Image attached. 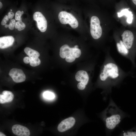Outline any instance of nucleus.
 <instances>
[{
	"label": "nucleus",
	"instance_id": "obj_30",
	"mask_svg": "<svg viewBox=\"0 0 136 136\" xmlns=\"http://www.w3.org/2000/svg\"><path fill=\"white\" fill-rule=\"evenodd\" d=\"M3 4L2 3L0 2V8L1 9L2 7Z\"/></svg>",
	"mask_w": 136,
	"mask_h": 136
},
{
	"label": "nucleus",
	"instance_id": "obj_9",
	"mask_svg": "<svg viewBox=\"0 0 136 136\" xmlns=\"http://www.w3.org/2000/svg\"><path fill=\"white\" fill-rule=\"evenodd\" d=\"M13 133L18 136H29L30 135L29 130L26 127L19 124H15L12 127Z\"/></svg>",
	"mask_w": 136,
	"mask_h": 136
},
{
	"label": "nucleus",
	"instance_id": "obj_27",
	"mask_svg": "<svg viewBox=\"0 0 136 136\" xmlns=\"http://www.w3.org/2000/svg\"><path fill=\"white\" fill-rule=\"evenodd\" d=\"M14 16V13L11 11L9 12L8 14V16L9 18L11 20H12L11 19Z\"/></svg>",
	"mask_w": 136,
	"mask_h": 136
},
{
	"label": "nucleus",
	"instance_id": "obj_8",
	"mask_svg": "<svg viewBox=\"0 0 136 136\" xmlns=\"http://www.w3.org/2000/svg\"><path fill=\"white\" fill-rule=\"evenodd\" d=\"M122 41L128 49H130L133 45L134 36L133 33L129 30L124 31L121 35Z\"/></svg>",
	"mask_w": 136,
	"mask_h": 136
},
{
	"label": "nucleus",
	"instance_id": "obj_7",
	"mask_svg": "<svg viewBox=\"0 0 136 136\" xmlns=\"http://www.w3.org/2000/svg\"><path fill=\"white\" fill-rule=\"evenodd\" d=\"M75 118L71 117L62 121L59 124L57 129L60 132L65 131L72 127L75 123Z\"/></svg>",
	"mask_w": 136,
	"mask_h": 136
},
{
	"label": "nucleus",
	"instance_id": "obj_14",
	"mask_svg": "<svg viewBox=\"0 0 136 136\" xmlns=\"http://www.w3.org/2000/svg\"><path fill=\"white\" fill-rule=\"evenodd\" d=\"M129 9H125L122 10L120 12H118L117 14L119 17L124 15L127 17V22L128 23L131 24L132 22L133 15L132 12L129 11Z\"/></svg>",
	"mask_w": 136,
	"mask_h": 136
},
{
	"label": "nucleus",
	"instance_id": "obj_5",
	"mask_svg": "<svg viewBox=\"0 0 136 136\" xmlns=\"http://www.w3.org/2000/svg\"><path fill=\"white\" fill-rule=\"evenodd\" d=\"M33 18L37 22V27L42 32L46 31L47 27V21L42 14L39 12H35L33 15Z\"/></svg>",
	"mask_w": 136,
	"mask_h": 136
},
{
	"label": "nucleus",
	"instance_id": "obj_2",
	"mask_svg": "<svg viewBox=\"0 0 136 136\" xmlns=\"http://www.w3.org/2000/svg\"><path fill=\"white\" fill-rule=\"evenodd\" d=\"M118 68L117 65L112 63H108L104 65L103 71L100 75V80L106 81L108 77L115 79L119 76Z\"/></svg>",
	"mask_w": 136,
	"mask_h": 136
},
{
	"label": "nucleus",
	"instance_id": "obj_17",
	"mask_svg": "<svg viewBox=\"0 0 136 136\" xmlns=\"http://www.w3.org/2000/svg\"><path fill=\"white\" fill-rule=\"evenodd\" d=\"M25 27V24L22 22L21 18L19 20L16 22L15 27L16 28L18 29L19 31L24 29Z\"/></svg>",
	"mask_w": 136,
	"mask_h": 136
},
{
	"label": "nucleus",
	"instance_id": "obj_6",
	"mask_svg": "<svg viewBox=\"0 0 136 136\" xmlns=\"http://www.w3.org/2000/svg\"><path fill=\"white\" fill-rule=\"evenodd\" d=\"M9 75L13 81L16 83L23 82L26 79L25 74L23 71L20 69L13 68L10 71Z\"/></svg>",
	"mask_w": 136,
	"mask_h": 136
},
{
	"label": "nucleus",
	"instance_id": "obj_1",
	"mask_svg": "<svg viewBox=\"0 0 136 136\" xmlns=\"http://www.w3.org/2000/svg\"><path fill=\"white\" fill-rule=\"evenodd\" d=\"M122 118L120 110L114 104L111 103L104 112L103 120L107 128L112 130L120 123Z\"/></svg>",
	"mask_w": 136,
	"mask_h": 136
},
{
	"label": "nucleus",
	"instance_id": "obj_13",
	"mask_svg": "<svg viewBox=\"0 0 136 136\" xmlns=\"http://www.w3.org/2000/svg\"><path fill=\"white\" fill-rule=\"evenodd\" d=\"M14 97L13 93L9 91H3L2 94L0 95V103L1 104L11 102L12 101Z\"/></svg>",
	"mask_w": 136,
	"mask_h": 136
},
{
	"label": "nucleus",
	"instance_id": "obj_21",
	"mask_svg": "<svg viewBox=\"0 0 136 136\" xmlns=\"http://www.w3.org/2000/svg\"><path fill=\"white\" fill-rule=\"evenodd\" d=\"M16 23V21L15 19H12L11 20L8 27V28L12 30L14 29Z\"/></svg>",
	"mask_w": 136,
	"mask_h": 136
},
{
	"label": "nucleus",
	"instance_id": "obj_24",
	"mask_svg": "<svg viewBox=\"0 0 136 136\" xmlns=\"http://www.w3.org/2000/svg\"><path fill=\"white\" fill-rule=\"evenodd\" d=\"M9 18L8 15H6L4 17L1 22L2 25H5L6 24L8 21L9 20Z\"/></svg>",
	"mask_w": 136,
	"mask_h": 136
},
{
	"label": "nucleus",
	"instance_id": "obj_3",
	"mask_svg": "<svg viewBox=\"0 0 136 136\" xmlns=\"http://www.w3.org/2000/svg\"><path fill=\"white\" fill-rule=\"evenodd\" d=\"M58 18L60 22L62 24H69L73 28L78 26L77 20L70 13L65 11H61L58 14Z\"/></svg>",
	"mask_w": 136,
	"mask_h": 136
},
{
	"label": "nucleus",
	"instance_id": "obj_18",
	"mask_svg": "<svg viewBox=\"0 0 136 136\" xmlns=\"http://www.w3.org/2000/svg\"><path fill=\"white\" fill-rule=\"evenodd\" d=\"M30 61L29 63L30 65L32 66L35 67L39 65L41 63V61L38 58L30 59Z\"/></svg>",
	"mask_w": 136,
	"mask_h": 136
},
{
	"label": "nucleus",
	"instance_id": "obj_25",
	"mask_svg": "<svg viewBox=\"0 0 136 136\" xmlns=\"http://www.w3.org/2000/svg\"><path fill=\"white\" fill-rule=\"evenodd\" d=\"M86 85L83 83L80 82L77 85V87L80 90H83L85 88Z\"/></svg>",
	"mask_w": 136,
	"mask_h": 136
},
{
	"label": "nucleus",
	"instance_id": "obj_23",
	"mask_svg": "<svg viewBox=\"0 0 136 136\" xmlns=\"http://www.w3.org/2000/svg\"><path fill=\"white\" fill-rule=\"evenodd\" d=\"M22 15L21 14V12L20 11H17L16 13L15 16V20L17 21H19L21 18V16Z\"/></svg>",
	"mask_w": 136,
	"mask_h": 136
},
{
	"label": "nucleus",
	"instance_id": "obj_11",
	"mask_svg": "<svg viewBox=\"0 0 136 136\" xmlns=\"http://www.w3.org/2000/svg\"><path fill=\"white\" fill-rule=\"evenodd\" d=\"M74 47L71 48L67 45H63L60 49L59 55L60 57L62 58H64L71 55H74Z\"/></svg>",
	"mask_w": 136,
	"mask_h": 136
},
{
	"label": "nucleus",
	"instance_id": "obj_29",
	"mask_svg": "<svg viewBox=\"0 0 136 136\" xmlns=\"http://www.w3.org/2000/svg\"><path fill=\"white\" fill-rule=\"evenodd\" d=\"M0 136H5L6 135H5L2 132H0Z\"/></svg>",
	"mask_w": 136,
	"mask_h": 136
},
{
	"label": "nucleus",
	"instance_id": "obj_34",
	"mask_svg": "<svg viewBox=\"0 0 136 136\" xmlns=\"http://www.w3.org/2000/svg\"><path fill=\"white\" fill-rule=\"evenodd\" d=\"M12 11V9L10 10V11Z\"/></svg>",
	"mask_w": 136,
	"mask_h": 136
},
{
	"label": "nucleus",
	"instance_id": "obj_32",
	"mask_svg": "<svg viewBox=\"0 0 136 136\" xmlns=\"http://www.w3.org/2000/svg\"><path fill=\"white\" fill-rule=\"evenodd\" d=\"M78 46L76 45L75 46V47H74V48H78Z\"/></svg>",
	"mask_w": 136,
	"mask_h": 136
},
{
	"label": "nucleus",
	"instance_id": "obj_28",
	"mask_svg": "<svg viewBox=\"0 0 136 136\" xmlns=\"http://www.w3.org/2000/svg\"><path fill=\"white\" fill-rule=\"evenodd\" d=\"M132 3L136 6V0H131Z\"/></svg>",
	"mask_w": 136,
	"mask_h": 136
},
{
	"label": "nucleus",
	"instance_id": "obj_12",
	"mask_svg": "<svg viewBox=\"0 0 136 136\" xmlns=\"http://www.w3.org/2000/svg\"><path fill=\"white\" fill-rule=\"evenodd\" d=\"M75 79L77 81H80L86 85L88 82L89 77L86 72L83 70H80L76 73Z\"/></svg>",
	"mask_w": 136,
	"mask_h": 136
},
{
	"label": "nucleus",
	"instance_id": "obj_16",
	"mask_svg": "<svg viewBox=\"0 0 136 136\" xmlns=\"http://www.w3.org/2000/svg\"><path fill=\"white\" fill-rule=\"evenodd\" d=\"M117 46L118 51L120 53L125 55L128 54V49L126 47L121 40L117 43Z\"/></svg>",
	"mask_w": 136,
	"mask_h": 136
},
{
	"label": "nucleus",
	"instance_id": "obj_4",
	"mask_svg": "<svg viewBox=\"0 0 136 136\" xmlns=\"http://www.w3.org/2000/svg\"><path fill=\"white\" fill-rule=\"evenodd\" d=\"M90 32L92 38L95 39L99 38L102 34V29L98 18L93 16L91 19Z\"/></svg>",
	"mask_w": 136,
	"mask_h": 136
},
{
	"label": "nucleus",
	"instance_id": "obj_31",
	"mask_svg": "<svg viewBox=\"0 0 136 136\" xmlns=\"http://www.w3.org/2000/svg\"><path fill=\"white\" fill-rule=\"evenodd\" d=\"M8 27H9V25L7 24H6L5 25V28H7Z\"/></svg>",
	"mask_w": 136,
	"mask_h": 136
},
{
	"label": "nucleus",
	"instance_id": "obj_10",
	"mask_svg": "<svg viewBox=\"0 0 136 136\" xmlns=\"http://www.w3.org/2000/svg\"><path fill=\"white\" fill-rule=\"evenodd\" d=\"M14 41V38L11 36L1 37L0 38V48H7L12 46Z\"/></svg>",
	"mask_w": 136,
	"mask_h": 136
},
{
	"label": "nucleus",
	"instance_id": "obj_15",
	"mask_svg": "<svg viewBox=\"0 0 136 136\" xmlns=\"http://www.w3.org/2000/svg\"><path fill=\"white\" fill-rule=\"evenodd\" d=\"M24 51L30 59L38 58L40 56V53L38 51L28 47L25 48Z\"/></svg>",
	"mask_w": 136,
	"mask_h": 136
},
{
	"label": "nucleus",
	"instance_id": "obj_20",
	"mask_svg": "<svg viewBox=\"0 0 136 136\" xmlns=\"http://www.w3.org/2000/svg\"><path fill=\"white\" fill-rule=\"evenodd\" d=\"M122 135L123 136H136V130L132 129L124 131Z\"/></svg>",
	"mask_w": 136,
	"mask_h": 136
},
{
	"label": "nucleus",
	"instance_id": "obj_26",
	"mask_svg": "<svg viewBox=\"0 0 136 136\" xmlns=\"http://www.w3.org/2000/svg\"><path fill=\"white\" fill-rule=\"evenodd\" d=\"M30 60L31 59L29 57H25L23 59V62L26 64H28L30 63Z\"/></svg>",
	"mask_w": 136,
	"mask_h": 136
},
{
	"label": "nucleus",
	"instance_id": "obj_19",
	"mask_svg": "<svg viewBox=\"0 0 136 136\" xmlns=\"http://www.w3.org/2000/svg\"><path fill=\"white\" fill-rule=\"evenodd\" d=\"M43 96L45 98L48 100L52 99L55 97L54 94L49 91L44 92L43 94Z\"/></svg>",
	"mask_w": 136,
	"mask_h": 136
},
{
	"label": "nucleus",
	"instance_id": "obj_22",
	"mask_svg": "<svg viewBox=\"0 0 136 136\" xmlns=\"http://www.w3.org/2000/svg\"><path fill=\"white\" fill-rule=\"evenodd\" d=\"M76 58L73 55H72L65 58L66 61L68 62H72L74 61Z\"/></svg>",
	"mask_w": 136,
	"mask_h": 136
},
{
	"label": "nucleus",
	"instance_id": "obj_33",
	"mask_svg": "<svg viewBox=\"0 0 136 136\" xmlns=\"http://www.w3.org/2000/svg\"><path fill=\"white\" fill-rule=\"evenodd\" d=\"M23 13H24L23 11H22L21 12V15H22L23 14Z\"/></svg>",
	"mask_w": 136,
	"mask_h": 136
}]
</instances>
